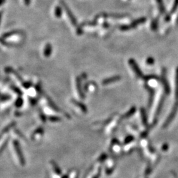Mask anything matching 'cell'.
<instances>
[{"instance_id":"1","label":"cell","mask_w":178,"mask_h":178,"mask_svg":"<svg viewBox=\"0 0 178 178\" xmlns=\"http://www.w3.org/2000/svg\"><path fill=\"white\" fill-rule=\"evenodd\" d=\"M60 3H61V5H62V7L64 8V9H65V11H66V13L67 14V16L69 17V19H70L71 23H72V25H74L75 27H77V19L75 18V17L74 16V15H73V13H72V11H71L70 9L69 8L68 6L66 5V3H65V2L63 1V0H61Z\"/></svg>"},{"instance_id":"2","label":"cell","mask_w":178,"mask_h":178,"mask_svg":"<svg viewBox=\"0 0 178 178\" xmlns=\"http://www.w3.org/2000/svg\"><path fill=\"white\" fill-rule=\"evenodd\" d=\"M129 65L132 67V68H133V71L135 72L136 75L138 76V77H143V73L142 72H141V71L140 70L139 67L138 65L137 64V63L133 59H130L129 61Z\"/></svg>"},{"instance_id":"3","label":"cell","mask_w":178,"mask_h":178,"mask_svg":"<svg viewBox=\"0 0 178 178\" xmlns=\"http://www.w3.org/2000/svg\"><path fill=\"white\" fill-rule=\"evenodd\" d=\"M146 21H147L146 17H141V18H139V19H137V20L135 21H134L131 25L133 29V28H135L137 26L140 25V24L145 23V22H146Z\"/></svg>"},{"instance_id":"4","label":"cell","mask_w":178,"mask_h":178,"mask_svg":"<svg viewBox=\"0 0 178 178\" xmlns=\"http://www.w3.org/2000/svg\"><path fill=\"white\" fill-rule=\"evenodd\" d=\"M52 52V46L48 43V44L45 46V48L44 50V54L46 57H49L51 55Z\"/></svg>"},{"instance_id":"5","label":"cell","mask_w":178,"mask_h":178,"mask_svg":"<svg viewBox=\"0 0 178 178\" xmlns=\"http://www.w3.org/2000/svg\"><path fill=\"white\" fill-rule=\"evenodd\" d=\"M20 33V31L18 30H13V31H11V32H7V33H5L3 34V36H2V38H3V39H6V38H8L11 37V36H13V35H16V34H19Z\"/></svg>"},{"instance_id":"6","label":"cell","mask_w":178,"mask_h":178,"mask_svg":"<svg viewBox=\"0 0 178 178\" xmlns=\"http://www.w3.org/2000/svg\"><path fill=\"white\" fill-rule=\"evenodd\" d=\"M54 14L56 18H60L62 15V9L60 6L58 5L55 7V11H54Z\"/></svg>"},{"instance_id":"7","label":"cell","mask_w":178,"mask_h":178,"mask_svg":"<svg viewBox=\"0 0 178 178\" xmlns=\"http://www.w3.org/2000/svg\"><path fill=\"white\" fill-rule=\"evenodd\" d=\"M156 2H157L158 4V8H159L160 12L162 14L166 12V9H165L163 0H156Z\"/></svg>"},{"instance_id":"8","label":"cell","mask_w":178,"mask_h":178,"mask_svg":"<svg viewBox=\"0 0 178 178\" xmlns=\"http://www.w3.org/2000/svg\"><path fill=\"white\" fill-rule=\"evenodd\" d=\"M177 8H178V0H175L174 3H173V7L171 9V11H170L171 13H175Z\"/></svg>"},{"instance_id":"9","label":"cell","mask_w":178,"mask_h":178,"mask_svg":"<svg viewBox=\"0 0 178 178\" xmlns=\"http://www.w3.org/2000/svg\"><path fill=\"white\" fill-rule=\"evenodd\" d=\"M151 29L153 30H156L158 29V21L157 20H154L152 21Z\"/></svg>"},{"instance_id":"10","label":"cell","mask_w":178,"mask_h":178,"mask_svg":"<svg viewBox=\"0 0 178 178\" xmlns=\"http://www.w3.org/2000/svg\"><path fill=\"white\" fill-rule=\"evenodd\" d=\"M131 29H133V27H131V25H122L120 27V29L121 30H123V31H125V30H130Z\"/></svg>"},{"instance_id":"11","label":"cell","mask_w":178,"mask_h":178,"mask_svg":"<svg viewBox=\"0 0 178 178\" xmlns=\"http://www.w3.org/2000/svg\"><path fill=\"white\" fill-rule=\"evenodd\" d=\"M176 99H178V67L176 71V92H175Z\"/></svg>"},{"instance_id":"12","label":"cell","mask_w":178,"mask_h":178,"mask_svg":"<svg viewBox=\"0 0 178 178\" xmlns=\"http://www.w3.org/2000/svg\"><path fill=\"white\" fill-rule=\"evenodd\" d=\"M147 64L149 65H153L154 63H155V60L153 59V58H149L146 61Z\"/></svg>"},{"instance_id":"13","label":"cell","mask_w":178,"mask_h":178,"mask_svg":"<svg viewBox=\"0 0 178 178\" xmlns=\"http://www.w3.org/2000/svg\"><path fill=\"white\" fill-rule=\"evenodd\" d=\"M82 33H83V30H82L81 27H78L77 29V34H79V35H81V34H82Z\"/></svg>"},{"instance_id":"14","label":"cell","mask_w":178,"mask_h":178,"mask_svg":"<svg viewBox=\"0 0 178 178\" xmlns=\"http://www.w3.org/2000/svg\"><path fill=\"white\" fill-rule=\"evenodd\" d=\"M143 122H144L145 124H146V123H147V120L145 118V112L144 110H143Z\"/></svg>"},{"instance_id":"15","label":"cell","mask_w":178,"mask_h":178,"mask_svg":"<svg viewBox=\"0 0 178 178\" xmlns=\"http://www.w3.org/2000/svg\"><path fill=\"white\" fill-rule=\"evenodd\" d=\"M24 1H25V3L27 5H29L30 3V0H24Z\"/></svg>"},{"instance_id":"16","label":"cell","mask_w":178,"mask_h":178,"mask_svg":"<svg viewBox=\"0 0 178 178\" xmlns=\"http://www.w3.org/2000/svg\"><path fill=\"white\" fill-rule=\"evenodd\" d=\"M170 15H167L166 17V21H170Z\"/></svg>"},{"instance_id":"17","label":"cell","mask_w":178,"mask_h":178,"mask_svg":"<svg viewBox=\"0 0 178 178\" xmlns=\"http://www.w3.org/2000/svg\"><path fill=\"white\" fill-rule=\"evenodd\" d=\"M5 2V0H0V6L3 5Z\"/></svg>"},{"instance_id":"18","label":"cell","mask_w":178,"mask_h":178,"mask_svg":"<svg viewBox=\"0 0 178 178\" xmlns=\"http://www.w3.org/2000/svg\"><path fill=\"white\" fill-rule=\"evenodd\" d=\"M1 17H2V11H0V23H1Z\"/></svg>"}]
</instances>
